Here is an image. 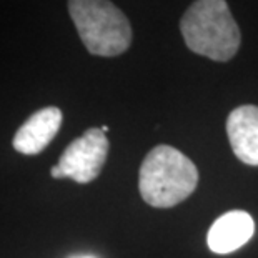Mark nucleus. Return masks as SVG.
<instances>
[{
    "instance_id": "obj_1",
    "label": "nucleus",
    "mask_w": 258,
    "mask_h": 258,
    "mask_svg": "<svg viewBox=\"0 0 258 258\" xmlns=\"http://www.w3.org/2000/svg\"><path fill=\"white\" fill-rule=\"evenodd\" d=\"M199 170L182 152L170 145H158L147 153L139 173V188L148 205L170 208L194 194Z\"/></svg>"
},
{
    "instance_id": "obj_2",
    "label": "nucleus",
    "mask_w": 258,
    "mask_h": 258,
    "mask_svg": "<svg viewBox=\"0 0 258 258\" xmlns=\"http://www.w3.org/2000/svg\"><path fill=\"white\" fill-rule=\"evenodd\" d=\"M191 52L215 62H227L238 52L241 35L225 0H195L180 22Z\"/></svg>"
},
{
    "instance_id": "obj_3",
    "label": "nucleus",
    "mask_w": 258,
    "mask_h": 258,
    "mask_svg": "<svg viewBox=\"0 0 258 258\" xmlns=\"http://www.w3.org/2000/svg\"><path fill=\"white\" fill-rule=\"evenodd\" d=\"M69 12L93 55L117 57L130 47V22L110 0H69Z\"/></svg>"
},
{
    "instance_id": "obj_4",
    "label": "nucleus",
    "mask_w": 258,
    "mask_h": 258,
    "mask_svg": "<svg viewBox=\"0 0 258 258\" xmlns=\"http://www.w3.org/2000/svg\"><path fill=\"white\" fill-rule=\"evenodd\" d=\"M108 155V139L102 128H89L75 139L62 153L50 175L53 178H72L77 183H90L100 175Z\"/></svg>"
},
{
    "instance_id": "obj_5",
    "label": "nucleus",
    "mask_w": 258,
    "mask_h": 258,
    "mask_svg": "<svg viewBox=\"0 0 258 258\" xmlns=\"http://www.w3.org/2000/svg\"><path fill=\"white\" fill-rule=\"evenodd\" d=\"M227 134L238 160L258 167V107L241 105L230 112Z\"/></svg>"
},
{
    "instance_id": "obj_6",
    "label": "nucleus",
    "mask_w": 258,
    "mask_h": 258,
    "mask_svg": "<svg viewBox=\"0 0 258 258\" xmlns=\"http://www.w3.org/2000/svg\"><path fill=\"white\" fill-rule=\"evenodd\" d=\"M60 125H62L60 108H40L17 130L14 137V148L24 155H37L53 140L60 130Z\"/></svg>"
},
{
    "instance_id": "obj_7",
    "label": "nucleus",
    "mask_w": 258,
    "mask_h": 258,
    "mask_svg": "<svg viewBox=\"0 0 258 258\" xmlns=\"http://www.w3.org/2000/svg\"><path fill=\"white\" fill-rule=\"evenodd\" d=\"M255 223L250 213L233 210L217 218L207 235L208 248L218 255H227L238 250L253 237Z\"/></svg>"
},
{
    "instance_id": "obj_8",
    "label": "nucleus",
    "mask_w": 258,
    "mask_h": 258,
    "mask_svg": "<svg viewBox=\"0 0 258 258\" xmlns=\"http://www.w3.org/2000/svg\"><path fill=\"white\" fill-rule=\"evenodd\" d=\"M102 128V132H103V134H107V130H108V127H105V125H103V127H100Z\"/></svg>"
},
{
    "instance_id": "obj_9",
    "label": "nucleus",
    "mask_w": 258,
    "mask_h": 258,
    "mask_svg": "<svg viewBox=\"0 0 258 258\" xmlns=\"http://www.w3.org/2000/svg\"><path fill=\"white\" fill-rule=\"evenodd\" d=\"M75 258H93V256H89V255H85V256H75Z\"/></svg>"
}]
</instances>
